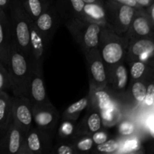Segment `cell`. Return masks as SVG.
<instances>
[{
  "label": "cell",
  "instance_id": "obj_1",
  "mask_svg": "<svg viewBox=\"0 0 154 154\" xmlns=\"http://www.w3.org/2000/svg\"><path fill=\"white\" fill-rule=\"evenodd\" d=\"M8 71L11 79L13 96H26L33 73L31 62L19 49L11 36L8 54Z\"/></svg>",
  "mask_w": 154,
  "mask_h": 154
},
{
  "label": "cell",
  "instance_id": "obj_2",
  "mask_svg": "<svg viewBox=\"0 0 154 154\" xmlns=\"http://www.w3.org/2000/svg\"><path fill=\"white\" fill-rule=\"evenodd\" d=\"M127 45L128 40L124 35H119L108 27L102 26L98 48L106 68L108 80L114 67L125 61Z\"/></svg>",
  "mask_w": 154,
  "mask_h": 154
},
{
  "label": "cell",
  "instance_id": "obj_3",
  "mask_svg": "<svg viewBox=\"0 0 154 154\" xmlns=\"http://www.w3.org/2000/svg\"><path fill=\"white\" fill-rule=\"evenodd\" d=\"M75 42L80 45L83 54L99 48L102 26L80 17H75L64 23Z\"/></svg>",
  "mask_w": 154,
  "mask_h": 154
},
{
  "label": "cell",
  "instance_id": "obj_4",
  "mask_svg": "<svg viewBox=\"0 0 154 154\" xmlns=\"http://www.w3.org/2000/svg\"><path fill=\"white\" fill-rule=\"evenodd\" d=\"M6 15L12 38L30 61V17L21 4L14 5Z\"/></svg>",
  "mask_w": 154,
  "mask_h": 154
},
{
  "label": "cell",
  "instance_id": "obj_5",
  "mask_svg": "<svg viewBox=\"0 0 154 154\" xmlns=\"http://www.w3.org/2000/svg\"><path fill=\"white\" fill-rule=\"evenodd\" d=\"M108 27L119 35H124L138 10L113 1L103 3Z\"/></svg>",
  "mask_w": 154,
  "mask_h": 154
},
{
  "label": "cell",
  "instance_id": "obj_6",
  "mask_svg": "<svg viewBox=\"0 0 154 154\" xmlns=\"http://www.w3.org/2000/svg\"><path fill=\"white\" fill-rule=\"evenodd\" d=\"M32 111L35 126L55 138L61 118L57 108L49 102L41 105H32Z\"/></svg>",
  "mask_w": 154,
  "mask_h": 154
},
{
  "label": "cell",
  "instance_id": "obj_7",
  "mask_svg": "<svg viewBox=\"0 0 154 154\" xmlns=\"http://www.w3.org/2000/svg\"><path fill=\"white\" fill-rule=\"evenodd\" d=\"M54 137L45 131L33 126L25 132L22 153H51Z\"/></svg>",
  "mask_w": 154,
  "mask_h": 154
},
{
  "label": "cell",
  "instance_id": "obj_8",
  "mask_svg": "<svg viewBox=\"0 0 154 154\" xmlns=\"http://www.w3.org/2000/svg\"><path fill=\"white\" fill-rule=\"evenodd\" d=\"M84 56L88 68L90 87L94 90L106 89L108 84V74L99 48L90 50Z\"/></svg>",
  "mask_w": 154,
  "mask_h": 154
},
{
  "label": "cell",
  "instance_id": "obj_9",
  "mask_svg": "<svg viewBox=\"0 0 154 154\" xmlns=\"http://www.w3.org/2000/svg\"><path fill=\"white\" fill-rule=\"evenodd\" d=\"M48 48L49 46L36 29L33 20L30 19V61L34 73L44 75V62Z\"/></svg>",
  "mask_w": 154,
  "mask_h": 154
},
{
  "label": "cell",
  "instance_id": "obj_10",
  "mask_svg": "<svg viewBox=\"0 0 154 154\" xmlns=\"http://www.w3.org/2000/svg\"><path fill=\"white\" fill-rule=\"evenodd\" d=\"M25 132L14 122L9 123L0 137V154H21L24 144Z\"/></svg>",
  "mask_w": 154,
  "mask_h": 154
},
{
  "label": "cell",
  "instance_id": "obj_11",
  "mask_svg": "<svg viewBox=\"0 0 154 154\" xmlns=\"http://www.w3.org/2000/svg\"><path fill=\"white\" fill-rule=\"evenodd\" d=\"M12 118L24 132L34 126L32 103L26 96H11Z\"/></svg>",
  "mask_w": 154,
  "mask_h": 154
},
{
  "label": "cell",
  "instance_id": "obj_12",
  "mask_svg": "<svg viewBox=\"0 0 154 154\" xmlns=\"http://www.w3.org/2000/svg\"><path fill=\"white\" fill-rule=\"evenodd\" d=\"M33 22L47 45L50 46L56 31L62 22L57 9L55 8L48 10L46 9Z\"/></svg>",
  "mask_w": 154,
  "mask_h": 154
},
{
  "label": "cell",
  "instance_id": "obj_13",
  "mask_svg": "<svg viewBox=\"0 0 154 154\" xmlns=\"http://www.w3.org/2000/svg\"><path fill=\"white\" fill-rule=\"evenodd\" d=\"M153 27L147 13L138 10L127 32L124 34V37L128 42L139 38L153 37Z\"/></svg>",
  "mask_w": 154,
  "mask_h": 154
},
{
  "label": "cell",
  "instance_id": "obj_14",
  "mask_svg": "<svg viewBox=\"0 0 154 154\" xmlns=\"http://www.w3.org/2000/svg\"><path fill=\"white\" fill-rule=\"evenodd\" d=\"M154 54V38L144 37L128 42L125 61L128 63L138 60L145 56Z\"/></svg>",
  "mask_w": 154,
  "mask_h": 154
},
{
  "label": "cell",
  "instance_id": "obj_15",
  "mask_svg": "<svg viewBox=\"0 0 154 154\" xmlns=\"http://www.w3.org/2000/svg\"><path fill=\"white\" fill-rule=\"evenodd\" d=\"M102 120L100 111L90 102L87 113L82 120L78 123V134L92 135L102 129Z\"/></svg>",
  "mask_w": 154,
  "mask_h": 154
},
{
  "label": "cell",
  "instance_id": "obj_16",
  "mask_svg": "<svg viewBox=\"0 0 154 154\" xmlns=\"http://www.w3.org/2000/svg\"><path fill=\"white\" fill-rule=\"evenodd\" d=\"M27 98L29 99L32 105L51 102L47 94L44 75H38L33 72L29 86Z\"/></svg>",
  "mask_w": 154,
  "mask_h": 154
},
{
  "label": "cell",
  "instance_id": "obj_17",
  "mask_svg": "<svg viewBox=\"0 0 154 154\" xmlns=\"http://www.w3.org/2000/svg\"><path fill=\"white\" fill-rule=\"evenodd\" d=\"M11 39L10 25L5 12L0 8V61L8 68V54Z\"/></svg>",
  "mask_w": 154,
  "mask_h": 154
},
{
  "label": "cell",
  "instance_id": "obj_18",
  "mask_svg": "<svg viewBox=\"0 0 154 154\" xmlns=\"http://www.w3.org/2000/svg\"><path fill=\"white\" fill-rule=\"evenodd\" d=\"M81 19L99 24L102 26L108 27L105 11L103 3L102 2L85 3L81 15Z\"/></svg>",
  "mask_w": 154,
  "mask_h": 154
},
{
  "label": "cell",
  "instance_id": "obj_19",
  "mask_svg": "<svg viewBox=\"0 0 154 154\" xmlns=\"http://www.w3.org/2000/svg\"><path fill=\"white\" fill-rule=\"evenodd\" d=\"M129 81V72L124 61L118 63L113 69L108 83H111L117 93H123L126 90Z\"/></svg>",
  "mask_w": 154,
  "mask_h": 154
},
{
  "label": "cell",
  "instance_id": "obj_20",
  "mask_svg": "<svg viewBox=\"0 0 154 154\" xmlns=\"http://www.w3.org/2000/svg\"><path fill=\"white\" fill-rule=\"evenodd\" d=\"M11 119V96L6 91H2L0 92V135L4 133Z\"/></svg>",
  "mask_w": 154,
  "mask_h": 154
},
{
  "label": "cell",
  "instance_id": "obj_21",
  "mask_svg": "<svg viewBox=\"0 0 154 154\" xmlns=\"http://www.w3.org/2000/svg\"><path fill=\"white\" fill-rule=\"evenodd\" d=\"M77 134H78L77 121L61 117L55 135V138H57V141H65L70 142L71 140L73 139Z\"/></svg>",
  "mask_w": 154,
  "mask_h": 154
},
{
  "label": "cell",
  "instance_id": "obj_22",
  "mask_svg": "<svg viewBox=\"0 0 154 154\" xmlns=\"http://www.w3.org/2000/svg\"><path fill=\"white\" fill-rule=\"evenodd\" d=\"M89 96H90V103L96 106L100 111L110 108L114 104V101L111 99V96L105 90V89L94 90L90 87Z\"/></svg>",
  "mask_w": 154,
  "mask_h": 154
},
{
  "label": "cell",
  "instance_id": "obj_23",
  "mask_svg": "<svg viewBox=\"0 0 154 154\" xmlns=\"http://www.w3.org/2000/svg\"><path fill=\"white\" fill-rule=\"evenodd\" d=\"M89 104H90V96L88 95L78 100V102L69 105V107L66 108L64 112L63 113L62 117L77 121L81 113L88 107Z\"/></svg>",
  "mask_w": 154,
  "mask_h": 154
},
{
  "label": "cell",
  "instance_id": "obj_24",
  "mask_svg": "<svg viewBox=\"0 0 154 154\" xmlns=\"http://www.w3.org/2000/svg\"><path fill=\"white\" fill-rule=\"evenodd\" d=\"M70 142L78 153L91 151L95 146L91 135L89 134H77Z\"/></svg>",
  "mask_w": 154,
  "mask_h": 154
},
{
  "label": "cell",
  "instance_id": "obj_25",
  "mask_svg": "<svg viewBox=\"0 0 154 154\" xmlns=\"http://www.w3.org/2000/svg\"><path fill=\"white\" fill-rule=\"evenodd\" d=\"M129 63L130 64L129 73L132 81L142 79L147 75V72L151 70L150 66L141 60H135Z\"/></svg>",
  "mask_w": 154,
  "mask_h": 154
},
{
  "label": "cell",
  "instance_id": "obj_26",
  "mask_svg": "<svg viewBox=\"0 0 154 154\" xmlns=\"http://www.w3.org/2000/svg\"><path fill=\"white\" fill-rule=\"evenodd\" d=\"M21 5L26 13L33 21L35 20L38 17L46 10L42 5L41 0H26L25 4Z\"/></svg>",
  "mask_w": 154,
  "mask_h": 154
},
{
  "label": "cell",
  "instance_id": "obj_27",
  "mask_svg": "<svg viewBox=\"0 0 154 154\" xmlns=\"http://www.w3.org/2000/svg\"><path fill=\"white\" fill-rule=\"evenodd\" d=\"M120 141L117 139H108L100 144L96 145L95 150L96 152L101 153H117L120 148Z\"/></svg>",
  "mask_w": 154,
  "mask_h": 154
},
{
  "label": "cell",
  "instance_id": "obj_28",
  "mask_svg": "<svg viewBox=\"0 0 154 154\" xmlns=\"http://www.w3.org/2000/svg\"><path fill=\"white\" fill-rule=\"evenodd\" d=\"M131 91L134 99L138 102H144L145 99L146 92H147V86L142 81V79L132 81Z\"/></svg>",
  "mask_w": 154,
  "mask_h": 154
},
{
  "label": "cell",
  "instance_id": "obj_29",
  "mask_svg": "<svg viewBox=\"0 0 154 154\" xmlns=\"http://www.w3.org/2000/svg\"><path fill=\"white\" fill-rule=\"evenodd\" d=\"M75 154L78 153L72 144L69 141H57L53 144L51 154Z\"/></svg>",
  "mask_w": 154,
  "mask_h": 154
},
{
  "label": "cell",
  "instance_id": "obj_30",
  "mask_svg": "<svg viewBox=\"0 0 154 154\" xmlns=\"http://www.w3.org/2000/svg\"><path fill=\"white\" fill-rule=\"evenodd\" d=\"M100 113L101 117H102V124L108 125V126L114 125V123H115L117 119V115H118V112H117L115 104L111 105L110 108H107V109L101 111Z\"/></svg>",
  "mask_w": 154,
  "mask_h": 154
},
{
  "label": "cell",
  "instance_id": "obj_31",
  "mask_svg": "<svg viewBox=\"0 0 154 154\" xmlns=\"http://www.w3.org/2000/svg\"><path fill=\"white\" fill-rule=\"evenodd\" d=\"M135 131V125L133 122L129 120H124L118 125L117 132L120 136L129 137L134 134Z\"/></svg>",
  "mask_w": 154,
  "mask_h": 154
},
{
  "label": "cell",
  "instance_id": "obj_32",
  "mask_svg": "<svg viewBox=\"0 0 154 154\" xmlns=\"http://www.w3.org/2000/svg\"><path fill=\"white\" fill-rule=\"evenodd\" d=\"M11 79L5 66L0 61V92L11 90Z\"/></svg>",
  "mask_w": 154,
  "mask_h": 154
},
{
  "label": "cell",
  "instance_id": "obj_33",
  "mask_svg": "<svg viewBox=\"0 0 154 154\" xmlns=\"http://www.w3.org/2000/svg\"><path fill=\"white\" fill-rule=\"evenodd\" d=\"M140 147L139 141L135 138H129L125 141L123 147L120 146V148L117 153H132L138 152V150Z\"/></svg>",
  "mask_w": 154,
  "mask_h": 154
},
{
  "label": "cell",
  "instance_id": "obj_34",
  "mask_svg": "<svg viewBox=\"0 0 154 154\" xmlns=\"http://www.w3.org/2000/svg\"><path fill=\"white\" fill-rule=\"evenodd\" d=\"M91 136L95 145L102 144L105 141H106L107 140L109 139V135H108V132H105V131L101 130V129L92 134Z\"/></svg>",
  "mask_w": 154,
  "mask_h": 154
},
{
  "label": "cell",
  "instance_id": "obj_35",
  "mask_svg": "<svg viewBox=\"0 0 154 154\" xmlns=\"http://www.w3.org/2000/svg\"><path fill=\"white\" fill-rule=\"evenodd\" d=\"M144 103L147 106H152L154 104V83L151 82L147 87Z\"/></svg>",
  "mask_w": 154,
  "mask_h": 154
},
{
  "label": "cell",
  "instance_id": "obj_36",
  "mask_svg": "<svg viewBox=\"0 0 154 154\" xmlns=\"http://www.w3.org/2000/svg\"><path fill=\"white\" fill-rule=\"evenodd\" d=\"M111 1L115 2L120 3V4L126 5L131 6V7H133L135 8H136L137 10H141V8L138 5V3L136 2L135 0H111Z\"/></svg>",
  "mask_w": 154,
  "mask_h": 154
},
{
  "label": "cell",
  "instance_id": "obj_37",
  "mask_svg": "<svg viewBox=\"0 0 154 154\" xmlns=\"http://www.w3.org/2000/svg\"><path fill=\"white\" fill-rule=\"evenodd\" d=\"M147 14L148 16L149 19H150V22H151L152 25H153V26H154V3L150 6Z\"/></svg>",
  "mask_w": 154,
  "mask_h": 154
},
{
  "label": "cell",
  "instance_id": "obj_38",
  "mask_svg": "<svg viewBox=\"0 0 154 154\" xmlns=\"http://www.w3.org/2000/svg\"><path fill=\"white\" fill-rule=\"evenodd\" d=\"M135 1L141 8L145 7H150L151 5V0H135Z\"/></svg>",
  "mask_w": 154,
  "mask_h": 154
},
{
  "label": "cell",
  "instance_id": "obj_39",
  "mask_svg": "<svg viewBox=\"0 0 154 154\" xmlns=\"http://www.w3.org/2000/svg\"><path fill=\"white\" fill-rule=\"evenodd\" d=\"M8 4V0H0V8L3 11L5 12V8L7 6Z\"/></svg>",
  "mask_w": 154,
  "mask_h": 154
},
{
  "label": "cell",
  "instance_id": "obj_40",
  "mask_svg": "<svg viewBox=\"0 0 154 154\" xmlns=\"http://www.w3.org/2000/svg\"><path fill=\"white\" fill-rule=\"evenodd\" d=\"M85 3H95L101 2V0H83Z\"/></svg>",
  "mask_w": 154,
  "mask_h": 154
},
{
  "label": "cell",
  "instance_id": "obj_41",
  "mask_svg": "<svg viewBox=\"0 0 154 154\" xmlns=\"http://www.w3.org/2000/svg\"><path fill=\"white\" fill-rule=\"evenodd\" d=\"M0 136H1V135H0Z\"/></svg>",
  "mask_w": 154,
  "mask_h": 154
}]
</instances>
